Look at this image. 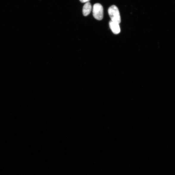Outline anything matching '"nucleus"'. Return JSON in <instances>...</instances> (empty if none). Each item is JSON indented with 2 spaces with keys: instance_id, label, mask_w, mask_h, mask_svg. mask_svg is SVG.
Wrapping results in <instances>:
<instances>
[{
  "instance_id": "obj_1",
  "label": "nucleus",
  "mask_w": 175,
  "mask_h": 175,
  "mask_svg": "<svg viewBox=\"0 0 175 175\" xmlns=\"http://www.w3.org/2000/svg\"><path fill=\"white\" fill-rule=\"evenodd\" d=\"M108 12L111 21L119 24L121 21V17L119 10L115 5H112L109 7Z\"/></svg>"
},
{
  "instance_id": "obj_2",
  "label": "nucleus",
  "mask_w": 175,
  "mask_h": 175,
  "mask_svg": "<svg viewBox=\"0 0 175 175\" xmlns=\"http://www.w3.org/2000/svg\"><path fill=\"white\" fill-rule=\"evenodd\" d=\"M93 17L98 20L103 19L104 17L103 7L100 3H96L93 6Z\"/></svg>"
},
{
  "instance_id": "obj_3",
  "label": "nucleus",
  "mask_w": 175,
  "mask_h": 175,
  "mask_svg": "<svg viewBox=\"0 0 175 175\" xmlns=\"http://www.w3.org/2000/svg\"><path fill=\"white\" fill-rule=\"evenodd\" d=\"M109 26L111 30L114 34L117 35L120 32V29L119 24L111 21L109 23Z\"/></svg>"
},
{
  "instance_id": "obj_4",
  "label": "nucleus",
  "mask_w": 175,
  "mask_h": 175,
  "mask_svg": "<svg viewBox=\"0 0 175 175\" xmlns=\"http://www.w3.org/2000/svg\"><path fill=\"white\" fill-rule=\"evenodd\" d=\"M92 7L91 4L87 2L85 4L83 8V14L84 16H87L88 15L92 10Z\"/></svg>"
},
{
  "instance_id": "obj_5",
  "label": "nucleus",
  "mask_w": 175,
  "mask_h": 175,
  "mask_svg": "<svg viewBox=\"0 0 175 175\" xmlns=\"http://www.w3.org/2000/svg\"><path fill=\"white\" fill-rule=\"evenodd\" d=\"M90 0H79V1L82 3H87L89 2Z\"/></svg>"
}]
</instances>
